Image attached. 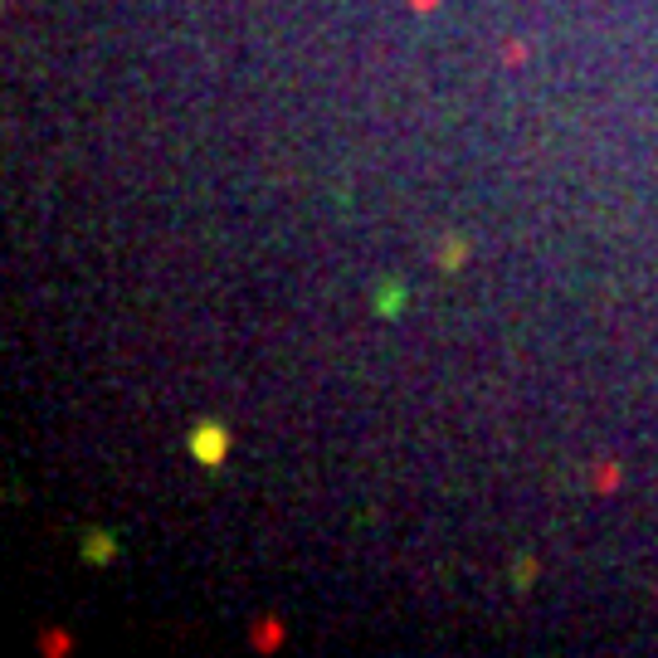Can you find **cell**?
I'll use <instances>...</instances> for the list:
<instances>
[{
  "instance_id": "cell-3",
  "label": "cell",
  "mask_w": 658,
  "mask_h": 658,
  "mask_svg": "<svg viewBox=\"0 0 658 658\" xmlns=\"http://www.w3.org/2000/svg\"><path fill=\"white\" fill-rule=\"evenodd\" d=\"M405 288H400V283H381V288H376V317H400V312H405Z\"/></svg>"
},
{
  "instance_id": "cell-1",
  "label": "cell",
  "mask_w": 658,
  "mask_h": 658,
  "mask_svg": "<svg viewBox=\"0 0 658 658\" xmlns=\"http://www.w3.org/2000/svg\"><path fill=\"white\" fill-rule=\"evenodd\" d=\"M186 449H191L195 463L220 468V463H225V454H229V429L220 425V420H195L191 434H186Z\"/></svg>"
},
{
  "instance_id": "cell-2",
  "label": "cell",
  "mask_w": 658,
  "mask_h": 658,
  "mask_svg": "<svg viewBox=\"0 0 658 658\" xmlns=\"http://www.w3.org/2000/svg\"><path fill=\"white\" fill-rule=\"evenodd\" d=\"M117 551H122V546H117V537L108 527H88L83 541H78V556H83L88 566H113Z\"/></svg>"
}]
</instances>
